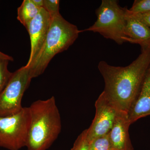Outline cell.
<instances>
[{"instance_id":"8fae6325","label":"cell","mask_w":150,"mask_h":150,"mask_svg":"<svg viewBox=\"0 0 150 150\" xmlns=\"http://www.w3.org/2000/svg\"><path fill=\"white\" fill-rule=\"evenodd\" d=\"M150 115V66L136 101L128 113L131 124L140 118Z\"/></svg>"},{"instance_id":"9c48e42d","label":"cell","mask_w":150,"mask_h":150,"mask_svg":"<svg viewBox=\"0 0 150 150\" xmlns=\"http://www.w3.org/2000/svg\"><path fill=\"white\" fill-rule=\"evenodd\" d=\"M130 125L128 113L121 111L108 134L112 150H134L129 132Z\"/></svg>"},{"instance_id":"5bb4252c","label":"cell","mask_w":150,"mask_h":150,"mask_svg":"<svg viewBox=\"0 0 150 150\" xmlns=\"http://www.w3.org/2000/svg\"><path fill=\"white\" fill-rule=\"evenodd\" d=\"M9 61L0 59V94L4 90L12 75L8 69Z\"/></svg>"},{"instance_id":"ac0fdd59","label":"cell","mask_w":150,"mask_h":150,"mask_svg":"<svg viewBox=\"0 0 150 150\" xmlns=\"http://www.w3.org/2000/svg\"><path fill=\"white\" fill-rule=\"evenodd\" d=\"M126 10L128 13L143 22L150 28V12L146 13L133 14L129 12L127 8H126Z\"/></svg>"},{"instance_id":"3957f363","label":"cell","mask_w":150,"mask_h":150,"mask_svg":"<svg viewBox=\"0 0 150 150\" xmlns=\"http://www.w3.org/2000/svg\"><path fill=\"white\" fill-rule=\"evenodd\" d=\"M45 42L35 59L28 67L32 79L43 74L55 55L66 51L74 43L81 30L61 15L53 17Z\"/></svg>"},{"instance_id":"8992f818","label":"cell","mask_w":150,"mask_h":150,"mask_svg":"<svg viewBox=\"0 0 150 150\" xmlns=\"http://www.w3.org/2000/svg\"><path fill=\"white\" fill-rule=\"evenodd\" d=\"M31 79L29 68L25 66L13 73L7 84L0 94V116L13 115L21 110L23 108L22 99Z\"/></svg>"},{"instance_id":"277c9868","label":"cell","mask_w":150,"mask_h":150,"mask_svg":"<svg viewBox=\"0 0 150 150\" xmlns=\"http://www.w3.org/2000/svg\"><path fill=\"white\" fill-rule=\"evenodd\" d=\"M97 20L90 27L81 32L97 33L118 45L125 43L126 8H122L116 0H103L96 11Z\"/></svg>"},{"instance_id":"5b68a950","label":"cell","mask_w":150,"mask_h":150,"mask_svg":"<svg viewBox=\"0 0 150 150\" xmlns=\"http://www.w3.org/2000/svg\"><path fill=\"white\" fill-rule=\"evenodd\" d=\"M30 123L29 107L7 116H0V147L19 150L26 147Z\"/></svg>"},{"instance_id":"52a82bcc","label":"cell","mask_w":150,"mask_h":150,"mask_svg":"<svg viewBox=\"0 0 150 150\" xmlns=\"http://www.w3.org/2000/svg\"><path fill=\"white\" fill-rule=\"evenodd\" d=\"M95 107V116L89 128L86 129L89 142L109 134L121 111L108 99L103 91L96 101Z\"/></svg>"},{"instance_id":"d6986e66","label":"cell","mask_w":150,"mask_h":150,"mask_svg":"<svg viewBox=\"0 0 150 150\" xmlns=\"http://www.w3.org/2000/svg\"><path fill=\"white\" fill-rule=\"evenodd\" d=\"M0 59H5L9 61H13V59L11 56H8L0 51Z\"/></svg>"},{"instance_id":"4fadbf2b","label":"cell","mask_w":150,"mask_h":150,"mask_svg":"<svg viewBox=\"0 0 150 150\" xmlns=\"http://www.w3.org/2000/svg\"><path fill=\"white\" fill-rule=\"evenodd\" d=\"M89 143L91 150H112L108 134L97 137Z\"/></svg>"},{"instance_id":"7c38bea8","label":"cell","mask_w":150,"mask_h":150,"mask_svg":"<svg viewBox=\"0 0 150 150\" xmlns=\"http://www.w3.org/2000/svg\"><path fill=\"white\" fill-rule=\"evenodd\" d=\"M40 8L32 0H24L17 9V19L26 29L31 21L39 13Z\"/></svg>"},{"instance_id":"ba28073f","label":"cell","mask_w":150,"mask_h":150,"mask_svg":"<svg viewBox=\"0 0 150 150\" xmlns=\"http://www.w3.org/2000/svg\"><path fill=\"white\" fill-rule=\"evenodd\" d=\"M52 18L43 8H40L36 16L30 22L27 30L30 38V56L25 66L28 67L39 53L47 36Z\"/></svg>"},{"instance_id":"7a4b0ae2","label":"cell","mask_w":150,"mask_h":150,"mask_svg":"<svg viewBox=\"0 0 150 150\" xmlns=\"http://www.w3.org/2000/svg\"><path fill=\"white\" fill-rule=\"evenodd\" d=\"M30 123L28 150H46L59 137L62 129L61 115L54 96L38 100L29 107Z\"/></svg>"},{"instance_id":"ffe728a7","label":"cell","mask_w":150,"mask_h":150,"mask_svg":"<svg viewBox=\"0 0 150 150\" xmlns=\"http://www.w3.org/2000/svg\"><path fill=\"white\" fill-rule=\"evenodd\" d=\"M32 1L34 4L38 7L39 8H43V0H32Z\"/></svg>"},{"instance_id":"30bf717a","label":"cell","mask_w":150,"mask_h":150,"mask_svg":"<svg viewBox=\"0 0 150 150\" xmlns=\"http://www.w3.org/2000/svg\"><path fill=\"white\" fill-rule=\"evenodd\" d=\"M126 8L124 41L139 44L141 50L150 47V28L143 22L128 13Z\"/></svg>"},{"instance_id":"9a60e30c","label":"cell","mask_w":150,"mask_h":150,"mask_svg":"<svg viewBox=\"0 0 150 150\" xmlns=\"http://www.w3.org/2000/svg\"><path fill=\"white\" fill-rule=\"evenodd\" d=\"M130 13L138 14L150 12V0H135L132 7L128 8Z\"/></svg>"},{"instance_id":"2e32d148","label":"cell","mask_w":150,"mask_h":150,"mask_svg":"<svg viewBox=\"0 0 150 150\" xmlns=\"http://www.w3.org/2000/svg\"><path fill=\"white\" fill-rule=\"evenodd\" d=\"M71 150H91L86 137V129L78 136Z\"/></svg>"},{"instance_id":"6da1fadb","label":"cell","mask_w":150,"mask_h":150,"mask_svg":"<svg viewBox=\"0 0 150 150\" xmlns=\"http://www.w3.org/2000/svg\"><path fill=\"white\" fill-rule=\"evenodd\" d=\"M141 50L138 58L126 67L111 66L105 61L98 66L104 79L105 96L119 110L127 113L139 96L150 66V47Z\"/></svg>"},{"instance_id":"e0dca14e","label":"cell","mask_w":150,"mask_h":150,"mask_svg":"<svg viewBox=\"0 0 150 150\" xmlns=\"http://www.w3.org/2000/svg\"><path fill=\"white\" fill-rule=\"evenodd\" d=\"M59 0H43V8L50 15L51 17L59 15Z\"/></svg>"}]
</instances>
